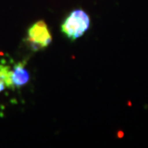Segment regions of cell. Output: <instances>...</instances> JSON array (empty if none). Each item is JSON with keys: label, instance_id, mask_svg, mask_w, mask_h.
<instances>
[{"label": "cell", "instance_id": "3957f363", "mask_svg": "<svg viewBox=\"0 0 148 148\" xmlns=\"http://www.w3.org/2000/svg\"><path fill=\"white\" fill-rule=\"evenodd\" d=\"M29 81V73L28 71L25 69L24 64L19 63L14 66L13 70H12V82L13 88L21 87L27 84Z\"/></svg>", "mask_w": 148, "mask_h": 148}, {"label": "cell", "instance_id": "7a4b0ae2", "mask_svg": "<svg viewBox=\"0 0 148 148\" xmlns=\"http://www.w3.org/2000/svg\"><path fill=\"white\" fill-rule=\"evenodd\" d=\"M27 40L29 45L34 50H39L47 47L52 41V36L47 25L43 21H37L28 30Z\"/></svg>", "mask_w": 148, "mask_h": 148}, {"label": "cell", "instance_id": "277c9868", "mask_svg": "<svg viewBox=\"0 0 148 148\" xmlns=\"http://www.w3.org/2000/svg\"><path fill=\"white\" fill-rule=\"evenodd\" d=\"M6 88L14 89L12 82V70L8 66L0 64V92Z\"/></svg>", "mask_w": 148, "mask_h": 148}, {"label": "cell", "instance_id": "6da1fadb", "mask_svg": "<svg viewBox=\"0 0 148 148\" xmlns=\"http://www.w3.org/2000/svg\"><path fill=\"white\" fill-rule=\"evenodd\" d=\"M90 26V17L82 10L72 12L63 22L61 31L71 40H75L84 35Z\"/></svg>", "mask_w": 148, "mask_h": 148}]
</instances>
